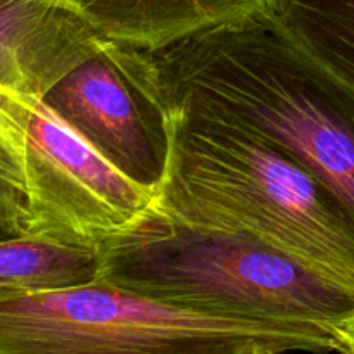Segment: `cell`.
I'll use <instances>...</instances> for the list:
<instances>
[{
  "instance_id": "obj_1",
  "label": "cell",
  "mask_w": 354,
  "mask_h": 354,
  "mask_svg": "<svg viewBox=\"0 0 354 354\" xmlns=\"http://www.w3.org/2000/svg\"><path fill=\"white\" fill-rule=\"evenodd\" d=\"M114 55L154 111L237 128L283 152L354 214V88L275 12L206 30L159 50Z\"/></svg>"
},
{
  "instance_id": "obj_2",
  "label": "cell",
  "mask_w": 354,
  "mask_h": 354,
  "mask_svg": "<svg viewBox=\"0 0 354 354\" xmlns=\"http://www.w3.org/2000/svg\"><path fill=\"white\" fill-rule=\"evenodd\" d=\"M156 211L206 230L245 234L354 289V214L327 185L265 142L171 111Z\"/></svg>"
},
{
  "instance_id": "obj_3",
  "label": "cell",
  "mask_w": 354,
  "mask_h": 354,
  "mask_svg": "<svg viewBox=\"0 0 354 354\" xmlns=\"http://www.w3.org/2000/svg\"><path fill=\"white\" fill-rule=\"evenodd\" d=\"M100 249L107 283L225 318L320 325L354 322V289L245 234L190 227L152 211Z\"/></svg>"
},
{
  "instance_id": "obj_4",
  "label": "cell",
  "mask_w": 354,
  "mask_h": 354,
  "mask_svg": "<svg viewBox=\"0 0 354 354\" xmlns=\"http://www.w3.org/2000/svg\"><path fill=\"white\" fill-rule=\"evenodd\" d=\"M320 325L239 320L162 303L97 280L0 297V354L342 353Z\"/></svg>"
},
{
  "instance_id": "obj_5",
  "label": "cell",
  "mask_w": 354,
  "mask_h": 354,
  "mask_svg": "<svg viewBox=\"0 0 354 354\" xmlns=\"http://www.w3.org/2000/svg\"><path fill=\"white\" fill-rule=\"evenodd\" d=\"M158 189L118 169L44 99L0 90V234L97 245L147 220Z\"/></svg>"
},
{
  "instance_id": "obj_6",
  "label": "cell",
  "mask_w": 354,
  "mask_h": 354,
  "mask_svg": "<svg viewBox=\"0 0 354 354\" xmlns=\"http://www.w3.org/2000/svg\"><path fill=\"white\" fill-rule=\"evenodd\" d=\"M113 45L107 40L41 99L124 175L158 189L168 137L161 116L124 75Z\"/></svg>"
},
{
  "instance_id": "obj_7",
  "label": "cell",
  "mask_w": 354,
  "mask_h": 354,
  "mask_svg": "<svg viewBox=\"0 0 354 354\" xmlns=\"http://www.w3.org/2000/svg\"><path fill=\"white\" fill-rule=\"evenodd\" d=\"M107 40L50 0H0V90L41 99Z\"/></svg>"
},
{
  "instance_id": "obj_8",
  "label": "cell",
  "mask_w": 354,
  "mask_h": 354,
  "mask_svg": "<svg viewBox=\"0 0 354 354\" xmlns=\"http://www.w3.org/2000/svg\"><path fill=\"white\" fill-rule=\"evenodd\" d=\"M127 47L159 50L206 30L272 14L279 0H50Z\"/></svg>"
},
{
  "instance_id": "obj_9",
  "label": "cell",
  "mask_w": 354,
  "mask_h": 354,
  "mask_svg": "<svg viewBox=\"0 0 354 354\" xmlns=\"http://www.w3.org/2000/svg\"><path fill=\"white\" fill-rule=\"evenodd\" d=\"M100 249L45 237L0 242V297L61 292L100 279Z\"/></svg>"
},
{
  "instance_id": "obj_10",
  "label": "cell",
  "mask_w": 354,
  "mask_h": 354,
  "mask_svg": "<svg viewBox=\"0 0 354 354\" xmlns=\"http://www.w3.org/2000/svg\"><path fill=\"white\" fill-rule=\"evenodd\" d=\"M275 14L308 52L354 88V0H279Z\"/></svg>"
},
{
  "instance_id": "obj_11",
  "label": "cell",
  "mask_w": 354,
  "mask_h": 354,
  "mask_svg": "<svg viewBox=\"0 0 354 354\" xmlns=\"http://www.w3.org/2000/svg\"><path fill=\"white\" fill-rule=\"evenodd\" d=\"M342 344H344V348H342L341 354L354 351V322L342 332Z\"/></svg>"
},
{
  "instance_id": "obj_12",
  "label": "cell",
  "mask_w": 354,
  "mask_h": 354,
  "mask_svg": "<svg viewBox=\"0 0 354 354\" xmlns=\"http://www.w3.org/2000/svg\"><path fill=\"white\" fill-rule=\"evenodd\" d=\"M263 354H287V353H263Z\"/></svg>"
},
{
  "instance_id": "obj_13",
  "label": "cell",
  "mask_w": 354,
  "mask_h": 354,
  "mask_svg": "<svg viewBox=\"0 0 354 354\" xmlns=\"http://www.w3.org/2000/svg\"><path fill=\"white\" fill-rule=\"evenodd\" d=\"M346 354H354V351H349V353H346Z\"/></svg>"
}]
</instances>
